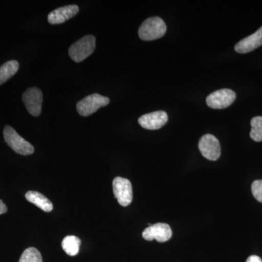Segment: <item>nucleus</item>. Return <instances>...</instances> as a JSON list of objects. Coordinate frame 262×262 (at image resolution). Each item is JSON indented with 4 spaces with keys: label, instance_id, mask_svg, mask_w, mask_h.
<instances>
[{
    "label": "nucleus",
    "instance_id": "obj_13",
    "mask_svg": "<svg viewBox=\"0 0 262 262\" xmlns=\"http://www.w3.org/2000/svg\"><path fill=\"white\" fill-rule=\"evenodd\" d=\"M25 198L29 203L35 205L43 211L48 213V212L53 211V203L41 193L35 192V191H29L26 194Z\"/></svg>",
    "mask_w": 262,
    "mask_h": 262
},
{
    "label": "nucleus",
    "instance_id": "obj_7",
    "mask_svg": "<svg viewBox=\"0 0 262 262\" xmlns=\"http://www.w3.org/2000/svg\"><path fill=\"white\" fill-rule=\"evenodd\" d=\"M22 100L27 111L34 117H38L42 111V93L38 88H30L24 93Z\"/></svg>",
    "mask_w": 262,
    "mask_h": 262
},
{
    "label": "nucleus",
    "instance_id": "obj_3",
    "mask_svg": "<svg viewBox=\"0 0 262 262\" xmlns=\"http://www.w3.org/2000/svg\"><path fill=\"white\" fill-rule=\"evenodd\" d=\"M96 48V37L87 35L72 44L69 49V55L74 61L79 63L91 56Z\"/></svg>",
    "mask_w": 262,
    "mask_h": 262
},
{
    "label": "nucleus",
    "instance_id": "obj_9",
    "mask_svg": "<svg viewBox=\"0 0 262 262\" xmlns=\"http://www.w3.org/2000/svg\"><path fill=\"white\" fill-rule=\"evenodd\" d=\"M172 236V231L170 226L167 224L158 223L149 226L144 229L142 237L146 241H151L156 239L158 242L164 243L169 241Z\"/></svg>",
    "mask_w": 262,
    "mask_h": 262
},
{
    "label": "nucleus",
    "instance_id": "obj_6",
    "mask_svg": "<svg viewBox=\"0 0 262 262\" xmlns=\"http://www.w3.org/2000/svg\"><path fill=\"white\" fill-rule=\"evenodd\" d=\"M113 192L119 204L126 207L133 201L132 184L128 179L116 177L113 183Z\"/></svg>",
    "mask_w": 262,
    "mask_h": 262
},
{
    "label": "nucleus",
    "instance_id": "obj_4",
    "mask_svg": "<svg viewBox=\"0 0 262 262\" xmlns=\"http://www.w3.org/2000/svg\"><path fill=\"white\" fill-rule=\"evenodd\" d=\"M110 101V98L101 95H89L77 103V110L81 116L88 117L97 112L100 108L108 105Z\"/></svg>",
    "mask_w": 262,
    "mask_h": 262
},
{
    "label": "nucleus",
    "instance_id": "obj_2",
    "mask_svg": "<svg viewBox=\"0 0 262 262\" xmlns=\"http://www.w3.org/2000/svg\"><path fill=\"white\" fill-rule=\"evenodd\" d=\"M3 135L5 142L18 154L27 156L34 152V146L19 135L14 128L10 125L5 126Z\"/></svg>",
    "mask_w": 262,
    "mask_h": 262
},
{
    "label": "nucleus",
    "instance_id": "obj_15",
    "mask_svg": "<svg viewBox=\"0 0 262 262\" xmlns=\"http://www.w3.org/2000/svg\"><path fill=\"white\" fill-rule=\"evenodd\" d=\"M19 63L16 61L6 62L0 67V85L11 78L18 72Z\"/></svg>",
    "mask_w": 262,
    "mask_h": 262
},
{
    "label": "nucleus",
    "instance_id": "obj_5",
    "mask_svg": "<svg viewBox=\"0 0 262 262\" xmlns=\"http://www.w3.org/2000/svg\"><path fill=\"white\" fill-rule=\"evenodd\" d=\"M235 98L236 94L232 90L221 89L208 95L206 103L210 108L222 110L232 105Z\"/></svg>",
    "mask_w": 262,
    "mask_h": 262
},
{
    "label": "nucleus",
    "instance_id": "obj_8",
    "mask_svg": "<svg viewBox=\"0 0 262 262\" xmlns=\"http://www.w3.org/2000/svg\"><path fill=\"white\" fill-rule=\"evenodd\" d=\"M202 155L206 159L215 161L220 158L221 146L220 141L211 134L202 136L198 144Z\"/></svg>",
    "mask_w": 262,
    "mask_h": 262
},
{
    "label": "nucleus",
    "instance_id": "obj_17",
    "mask_svg": "<svg viewBox=\"0 0 262 262\" xmlns=\"http://www.w3.org/2000/svg\"><path fill=\"white\" fill-rule=\"evenodd\" d=\"M18 262H42V255L35 248H28L24 251Z\"/></svg>",
    "mask_w": 262,
    "mask_h": 262
},
{
    "label": "nucleus",
    "instance_id": "obj_1",
    "mask_svg": "<svg viewBox=\"0 0 262 262\" xmlns=\"http://www.w3.org/2000/svg\"><path fill=\"white\" fill-rule=\"evenodd\" d=\"M166 30V25L163 19L160 17H151L141 24L139 29V36L142 40H155L163 37Z\"/></svg>",
    "mask_w": 262,
    "mask_h": 262
},
{
    "label": "nucleus",
    "instance_id": "obj_19",
    "mask_svg": "<svg viewBox=\"0 0 262 262\" xmlns=\"http://www.w3.org/2000/svg\"><path fill=\"white\" fill-rule=\"evenodd\" d=\"M246 262H262V260L259 256L253 255V256H249V257L248 258Z\"/></svg>",
    "mask_w": 262,
    "mask_h": 262
},
{
    "label": "nucleus",
    "instance_id": "obj_18",
    "mask_svg": "<svg viewBox=\"0 0 262 262\" xmlns=\"http://www.w3.org/2000/svg\"><path fill=\"white\" fill-rule=\"evenodd\" d=\"M253 196L260 203H262V180H256L251 185Z\"/></svg>",
    "mask_w": 262,
    "mask_h": 262
},
{
    "label": "nucleus",
    "instance_id": "obj_14",
    "mask_svg": "<svg viewBox=\"0 0 262 262\" xmlns=\"http://www.w3.org/2000/svg\"><path fill=\"white\" fill-rule=\"evenodd\" d=\"M81 241L74 235L67 236L62 241V248L69 256H74L80 251Z\"/></svg>",
    "mask_w": 262,
    "mask_h": 262
},
{
    "label": "nucleus",
    "instance_id": "obj_12",
    "mask_svg": "<svg viewBox=\"0 0 262 262\" xmlns=\"http://www.w3.org/2000/svg\"><path fill=\"white\" fill-rule=\"evenodd\" d=\"M262 46V27L251 35L236 44L234 50L238 53H247Z\"/></svg>",
    "mask_w": 262,
    "mask_h": 262
},
{
    "label": "nucleus",
    "instance_id": "obj_11",
    "mask_svg": "<svg viewBox=\"0 0 262 262\" xmlns=\"http://www.w3.org/2000/svg\"><path fill=\"white\" fill-rule=\"evenodd\" d=\"M79 7L76 5H67L57 8L48 15V22L51 24L64 23L67 20L75 17L79 13Z\"/></svg>",
    "mask_w": 262,
    "mask_h": 262
},
{
    "label": "nucleus",
    "instance_id": "obj_16",
    "mask_svg": "<svg viewBox=\"0 0 262 262\" xmlns=\"http://www.w3.org/2000/svg\"><path fill=\"white\" fill-rule=\"evenodd\" d=\"M251 130L250 136L256 142L262 141V117L257 116L251 120Z\"/></svg>",
    "mask_w": 262,
    "mask_h": 262
},
{
    "label": "nucleus",
    "instance_id": "obj_20",
    "mask_svg": "<svg viewBox=\"0 0 262 262\" xmlns=\"http://www.w3.org/2000/svg\"><path fill=\"white\" fill-rule=\"evenodd\" d=\"M8 211V207L3 203V201L0 200V215L6 213Z\"/></svg>",
    "mask_w": 262,
    "mask_h": 262
},
{
    "label": "nucleus",
    "instance_id": "obj_10",
    "mask_svg": "<svg viewBox=\"0 0 262 262\" xmlns=\"http://www.w3.org/2000/svg\"><path fill=\"white\" fill-rule=\"evenodd\" d=\"M168 117L164 111H157L146 114L139 117V123L141 127L147 130H158L161 128L168 122Z\"/></svg>",
    "mask_w": 262,
    "mask_h": 262
}]
</instances>
